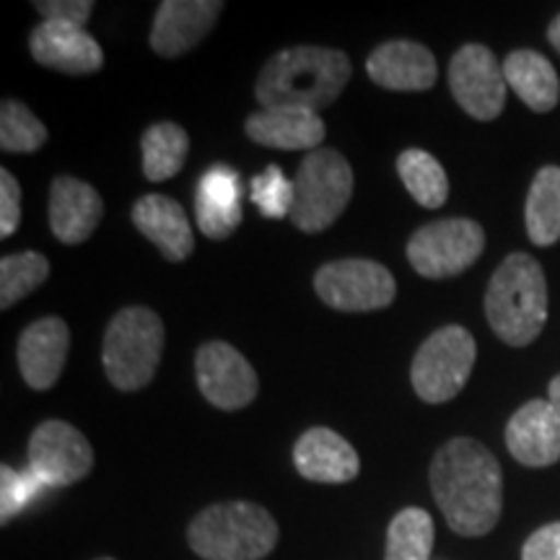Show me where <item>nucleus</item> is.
<instances>
[{"label": "nucleus", "instance_id": "1", "mask_svg": "<svg viewBox=\"0 0 560 560\" xmlns=\"http://www.w3.org/2000/svg\"><path fill=\"white\" fill-rule=\"evenodd\" d=\"M431 493L450 527L462 537H482L503 511V472L488 446L452 439L433 454Z\"/></svg>", "mask_w": 560, "mask_h": 560}, {"label": "nucleus", "instance_id": "2", "mask_svg": "<svg viewBox=\"0 0 560 560\" xmlns=\"http://www.w3.org/2000/svg\"><path fill=\"white\" fill-rule=\"evenodd\" d=\"M353 66L348 55L332 47H289L265 62L255 83L262 109L296 107L319 112L338 102L348 86Z\"/></svg>", "mask_w": 560, "mask_h": 560}, {"label": "nucleus", "instance_id": "3", "mask_svg": "<svg viewBox=\"0 0 560 560\" xmlns=\"http://www.w3.org/2000/svg\"><path fill=\"white\" fill-rule=\"evenodd\" d=\"M490 330L506 346L524 348L540 338L548 322V280L542 265L514 252L499 265L486 291Z\"/></svg>", "mask_w": 560, "mask_h": 560}, {"label": "nucleus", "instance_id": "4", "mask_svg": "<svg viewBox=\"0 0 560 560\" xmlns=\"http://www.w3.org/2000/svg\"><path fill=\"white\" fill-rule=\"evenodd\" d=\"M278 522L249 501L213 503L190 522L187 542L202 560H262L276 550Z\"/></svg>", "mask_w": 560, "mask_h": 560}, {"label": "nucleus", "instance_id": "5", "mask_svg": "<svg viewBox=\"0 0 560 560\" xmlns=\"http://www.w3.org/2000/svg\"><path fill=\"white\" fill-rule=\"evenodd\" d=\"M164 322L149 306H125L104 332L102 363L109 384L120 392L149 387L164 353Z\"/></svg>", "mask_w": 560, "mask_h": 560}, {"label": "nucleus", "instance_id": "6", "mask_svg": "<svg viewBox=\"0 0 560 560\" xmlns=\"http://www.w3.org/2000/svg\"><path fill=\"white\" fill-rule=\"evenodd\" d=\"M291 221L304 234H319L340 219L353 198V170L335 149H317L299 164Z\"/></svg>", "mask_w": 560, "mask_h": 560}, {"label": "nucleus", "instance_id": "7", "mask_svg": "<svg viewBox=\"0 0 560 560\" xmlns=\"http://www.w3.org/2000/svg\"><path fill=\"white\" fill-rule=\"evenodd\" d=\"M478 346L465 327L446 325L425 338L410 366V382L416 395L429 405L454 400L470 380Z\"/></svg>", "mask_w": 560, "mask_h": 560}, {"label": "nucleus", "instance_id": "8", "mask_svg": "<svg viewBox=\"0 0 560 560\" xmlns=\"http://www.w3.org/2000/svg\"><path fill=\"white\" fill-rule=\"evenodd\" d=\"M486 231L472 219H444L420 226L408 242V260L429 280L454 278L480 260Z\"/></svg>", "mask_w": 560, "mask_h": 560}, {"label": "nucleus", "instance_id": "9", "mask_svg": "<svg viewBox=\"0 0 560 560\" xmlns=\"http://www.w3.org/2000/svg\"><path fill=\"white\" fill-rule=\"evenodd\" d=\"M314 291L330 310L376 312L387 310L397 296V280L374 260H335L314 272Z\"/></svg>", "mask_w": 560, "mask_h": 560}, {"label": "nucleus", "instance_id": "10", "mask_svg": "<svg viewBox=\"0 0 560 560\" xmlns=\"http://www.w3.org/2000/svg\"><path fill=\"white\" fill-rule=\"evenodd\" d=\"M506 86L503 66L486 45H465L454 52L450 62V89L472 120H495L506 104Z\"/></svg>", "mask_w": 560, "mask_h": 560}, {"label": "nucleus", "instance_id": "11", "mask_svg": "<svg viewBox=\"0 0 560 560\" xmlns=\"http://www.w3.org/2000/svg\"><path fill=\"white\" fill-rule=\"evenodd\" d=\"M195 376L202 397L219 410H244L260 392V376L234 346L210 340L195 353Z\"/></svg>", "mask_w": 560, "mask_h": 560}, {"label": "nucleus", "instance_id": "12", "mask_svg": "<svg viewBox=\"0 0 560 560\" xmlns=\"http://www.w3.org/2000/svg\"><path fill=\"white\" fill-rule=\"evenodd\" d=\"M30 467L42 486L66 488L94 470V450L66 420H45L30 439Z\"/></svg>", "mask_w": 560, "mask_h": 560}, {"label": "nucleus", "instance_id": "13", "mask_svg": "<svg viewBox=\"0 0 560 560\" xmlns=\"http://www.w3.org/2000/svg\"><path fill=\"white\" fill-rule=\"evenodd\" d=\"M223 11L221 0H164L151 26V50L159 58H179L198 47Z\"/></svg>", "mask_w": 560, "mask_h": 560}, {"label": "nucleus", "instance_id": "14", "mask_svg": "<svg viewBox=\"0 0 560 560\" xmlns=\"http://www.w3.org/2000/svg\"><path fill=\"white\" fill-rule=\"evenodd\" d=\"M30 52L39 66L68 75H89L104 66L100 42L66 21H42L30 34Z\"/></svg>", "mask_w": 560, "mask_h": 560}, {"label": "nucleus", "instance_id": "15", "mask_svg": "<svg viewBox=\"0 0 560 560\" xmlns=\"http://www.w3.org/2000/svg\"><path fill=\"white\" fill-rule=\"evenodd\" d=\"M70 330L60 317H42L21 332L16 346L19 371L32 389H52L66 369Z\"/></svg>", "mask_w": 560, "mask_h": 560}, {"label": "nucleus", "instance_id": "16", "mask_svg": "<svg viewBox=\"0 0 560 560\" xmlns=\"http://www.w3.org/2000/svg\"><path fill=\"white\" fill-rule=\"evenodd\" d=\"M366 73L387 91H429L439 79V62L420 42L392 39L369 55Z\"/></svg>", "mask_w": 560, "mask_h": 560}, {"label": "nucleus", "instance_id": "17", "mask_svg": "<svg viewBox=\"0 0 560 560\" xmlns=\"http://www.w3.org/2000/svg\"><path fill=\"white\" fill-rule=\"evenodd\" d=\"M506 446L524 467H550L560 459V416L550 400H529L506 425Z\"/></svg>", "mask_w": 560, "mask_h": 560}, {"label": "nucleus", "instance_id": "18", "mask_svg": "<svg viewBox=\"0 0 560 560\" xmlns=\"http://www.w3.org/2000/svg\"><path fill=\"white\" fill-rule=\"evenodd\" d=\"M293 465L301 478L312 482H327V486H340L359 478L361 459L350 441L325 425L301 433L293 446Z\"/></svg>", "mask_w": 560, "mask_h": 560}, {"label": "nucleus", "instance_id": "19", "mask_svg": "<svg viewBox=\"0 0 560 560\" xmlns=\"http://www.w3.org/2000/svg\"><path fill=\"white\" fill-rule=\"evenodd\" d=\"M104 219L102 195L89 182L68 177L52 179L50 187V229L62 244H83Z\"/></svg>", "mask_w": 560, "mask_h": 560}, {"label": "nucleus", "instance_id": "20", "mask_svg": "<svg viewBox=\"0 0 560 560\" xmlns=\"http://www.w3.org/2000/svg\"><path fill=\"white\" fill-rule=\"evenodd\" d=\"M244 132H247L252 143L265 145V149L312 153L322 145L327 128L317 112L278 107L249 115L247 122H244Z\"/></svg>", "mask_w": 560, "mask_h": 560}, {"label": "nucleus", "instance_id": "21", "mask_svg": "<svg viewBox=\"0 0 560 560\" xmlns=\"http://www.w3.org/2000/svg\"><path fill=\"white\" fill-rule=\"evenodd\" d=\"M132 223L170 262H185L195 249V234L185 208L166 195H143L132 208Z\"/></svg>", "mask_w": 560, "mask_h": 560}, {"label": "nucleus", "instance_id": "22", "mask_svg": "<svg viewBox=\"0 0 560 560\" xmlns=\"http://www.w3.org/2000/svg\"><path fill=\"white\" fill-rule=\"evenodd\" d=\"M198 226L208 240H229L242 226V182L226 164H215L202 174L195 192Z\"/></svg>", "mask_w": 560, "mask_h": 560}, {"label": "nucleus", "instance_id": "23", "mask_svg": "<svg viewBox=\"0 0 560 560\" xmlns=\"http://www.w3.org/2000/svg\"><path fill=\"white\" fill-rule=\"evenodd\" d=\"M503 75L514 89V94L527 104L532 112L556 109L560 100V79L552 62L535 50H514L503 60Z\"/></svg>", "mask_w": 560, "mask_h": 560}, {"label": "nucleus", "instance_id": "24", "mask_svg": "<svg viewBox=\"0 0 560 560\" xmlns=\"http://www.w3.org/2000/svg\"><path fill=\"white\" fill-rule=\"evenodd\" d=\"M524 223L537 247H550L560 240V166H542L532 179Z\"/></svg>", "mask_w": 560, "mask_h": 560}, {"label": "nucleus", "instance_id": "25", "mask_svg": "<svg viewBox=\"0 0 560 560\" xmlns=\"http://www.w3.org/2000/svg\"><path fill=\"white\" fill-rule=\"evenodd\" d=\"M143 151V174L151 182L177 177L190 156V136L177 122H156L140 138Z\"/></svg>", "mask_w": 560, "mask_h": 560}, {"label": "nucleus", "instance_id": "26", "mask_svg": "<svg viewBox=\"0 0 560 560\" xmlns=\"http://www.w3.org/2000/svg\"><path fill=\"white\" fill-rule=\"evenodd\" d=\"M397 174H400L405 190L416 198L418 206L436 210L450 198V177L436 156L429 151L408 149L397 156Z\"/></svg>", "mask_w": 560, "mask_h": 560}, {"label": "nucleus", "instance_id": "27", "mask_svg": "<svg viewBox=\"0 0 560 560\" xmlns=\"http://www.w3.org/2000/svg\"><path fill=\"white\" fill-rule=\"evenodd\" d=\"M433 550V520L423 509H402L387 529L384 560H429Z\"/></svg>", "mask_w": 560, "mask_h": 560}, {"label": "nucleus", "instance_id": "28", "mask_svg": "<svg viewBox=\"0 0 560 560\" xmlns=\"http://www.w3.org/2000/svg\"><path fill=\"white\" fill-rule=\"evenodd\" d=\"M50 276V260L42 252H16L0 260V310H11L37 291Z\"/></svg>", "mask_w": 560, "mask_h": 560}, {"label": "nucleus", "instance_id": "29", "mask_svg": "<svg viewBox=\"0 0 560 560\" xmlns=\"http://www.w3.org/2000/svg\"><path fill=\"white\" fill-rule=\"evenodd\" d=\"M47 143V128L26 104L3 100L0 104V149L5 153H34Z\"/></svg>", "mask_w": 560, "mask_h": 560}, {"label": "nucleus", "instance_id": "30", "mask_svg": "<svg viewBox=\"0 0 560 560\" xmlns=\"http://www.w3.org/2000/svg\"><path fill=\"white\" fill-rule=\"evenodd\" d=\"M293 198H296V187L276 164L252 179V202L262 210L265 219H291Z\"/></svg>", "mask_w": 560, "mask_h": 560}, {"label": "nucleus", "instance_id": "31", "mask_svg": "<svg viewBox=\"0 0 560 560\" xmlns=\"http://www.w3.org/2000/svg\"><path fill=\"white\" fill-rule=\"evenodd\" d=\"M39 486L42 482L34 472L19 475L11 467H0V522L9 524L26 506V501H32L34 490Z\"/></svg>", "mask_w": 560, "mask_h": 560}, {"label": "nucleus", "instance_id": "32", "mask_svg": "<svg viewBox=\"0 0 560 560\" xmlns=\"http://www.w3.org/2000/svg\"><path fill=\"white\" fill-rule=\"evenodd\" d=\"M21 223V187L9 170H0V236L9 240Z\"/></svg>", "mask_w": 560, "mask_h": 560}, {"label": "nucleus", "instance_id": "33", "mask_svg": "<svg viewBox=\"0 0 560 560\" xmlns=\"http://www.w3.org/2000/svg\"><path fill=\"white\" fill-rule=\"evenodd\" d=\"M34 9L45 21H66V24H75L83 30L94 13V3L91 0H37Z\"/></svg>", "mask_w": 560, "mask_h": 560}, {"label": "nucleus", "instance_id": "34", "mask_svg": "<svg viewBox=\"0 0 560 560\" xmlns=\"http://www.w3.org/2000/svg\"><path fill=\"white\" fill-rule=\"evenodd\" d=\"M522 560H560V522L545 524L524 542Z\"/></svg>", "mask_w": 560, "mask_h": 560}, {"label": "nucleus", "instance_id": "35", "mask_svg": "<svg viewBox=\"0 0 560 560\" xmlns=\"http://www.w3.org/2000/svg\"><path fill=\"white\" fill-rule=\"evenodd\" d=\"M548 39H550V45L558 50V55H560V13H558L556 19L550 21V26H548Z\"/></svg>", "mask_w": 560, "mask_h": 560}, {"label": "nucleus", "instance_id": "36", "mask_svg": "<svg viewBox=\"0 0 560 560\" xmlns=\"http://www.w3.org/2000/svg\"><path fill=\"white\" fill-rule=\"evenodd\" d=\"M548 392H550V405L558 410V416H560V374L556 376V380L550 382Z\"/></svg>", "mask_w": 560, "mask_h": 560}, {"label": "nucleus", "instance_id": "37", "mask_svg": "<svg viewBox=\"0 0 560 560\" xmlns=\"http://www.w3.org/2000/svg\"><path fill=\"white\" fill-rule=\"evenodd\" d=\"M102 560H112V558H102Z\"/></svg>", "mask_w": 560, "mask_h": 560}]
</instances>
